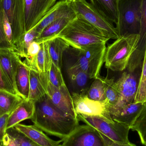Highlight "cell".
<instances>
[{
  "label": "cell",
  "instance_id": "6da1fadb",
  "mask_svg": "<svg viewBox=\"0 0 146 146\" xmlns=\"http://www.w3.org/2000/svg\"><path fill=\"white\" fill-rule=\"evenodd\" d=\"M31 120L47 134L62 140L68 137L80 125L78 119L66 115L53 104L47 95L35 103V112Z\"/></svg>",
  "mask_w": 146,
  "mask_h": 146
},
{
  "label": "cell",
  "instance_id": "7a4b0ae2",
  "mask_svg": "<svg viewBox=\"0 0 146 146\" xmlns=\"http://www.w3.org/2000/svg\"><path fill=\"white\" fill-rule=\"evenodd\" d=\"M56 36L63 38L70 47L75 48L96 44L106 43L110 39L78 15Z\"/></svg>",
  "mask_w": 146,
  "mask_h": 146
},
{
  "label": "cell",
  "instance_id": "3957f363",
  "mask_svg": "<svg viewBox=\"0 0 146 146\" xmlns=\"http://www.w3.org/2000/svg\"><path fill=\"white\" fill-rule=\"evenodd\" d=\"M139 38V34L123 36L108 45L104 56L105 67L113 72H122L127 68Z\"/></svg>",
  "mask_w": 146,
  "mask_h": 146
},
{
  "label": "cell",
  "instance_id": "277c9868",
  "mask_svg": "<svg viewBox=\"0 0 146 146\" xmlns=\"http://www.w3.org/2000/svg\"><path fill=\"white\" fill-rule=\"evenodd\" d=\"M106 43H99L85 46L80 48L69 47L68 49L74 56L73 65L88 74L91 79L100 76V72L104 62Z\"/></svg>",
  "mask_w": 146,
  "mask_h": 146
},
{
  "label": "cell",
  "instance_id": "5b68a950",
  "mask_svg": "<svg viewBox=\"0 0 146 146\" xmlns=\"http://www.w3.org/2000/svg\"><path fill=\"white\" fill-rule=\"evenodd\" d=\"M142 0H118L117 31L119 37L139 34L140 30Z\"/></svg>",
  "mask_w": 146,
  "mask_h": 146
},
{
  "label": "cell",
  "instance_id": "8992f818",
  "mask_svg": "<svg viewBox=\"0 0 146 146\" xmlns=\"http://www.w3.org/2000/svg\"><path fill=\"white\" fill-rule=\"evenodd\" d=\"M79 121L88 124L96 129L105 140L107 146L114 143L127 144L130 143L128 139L130 128L124 123L114 121L109 123L98 117L77 115Z\"/></svg>",
  "mask_w": 146,
  "mask_h": 146
},
{
  "label": "cell",
  "instance_id": "52a82bcc",
  "mask_svg": "<svg viewBox=\"0 0 146 146\" xmlns=\"http://www.w3.org/2000/svg\"><path fill=\"white\" fill-rule=\"evenodd\" d=\"M76 15L94 26L110 39L119 38L116 28L113 23L100 13L86 0H76L72 3Z\"/></svg>",
  "mask_w": 146,
  "mask_h": 146
},
{
  "label": "cell",
  "instance_id": "ba28073f",
  "mask_svg": "<svg viewBox=\"0 0 146 146\" xmlns=\"http://www.w3.org/2000/svg\"><path fill=\"white\" fill-rule=\"evenodd\" d=\"M76 115L98 117L113 123L110 112V104L107 99L101 101L89 98L86 94L74 92L72 94Z\"/></svg>",
  "mask_w": 146,
  "mask_h": 146
},
{
  "label": "cell",
  "instance_id": "9c48e42d",
  "mask_svg": "<svg viewBox=\"0 0 146 146\" xmlns=\"http://www.w3.org/2000/svg\"><path fill=\"white\" fill-rule=\"evenodd\" d=\"M141 68L133 72L128 71L124 72L116 82L120 93V98L116 105L110 109L111 116L126 105L134 102Z\"/></svg>",
  "mask_w": 146,
  "mask_h": 146
},
{
  "label": "cell",
  "instance_id": "30bf717a",
  "mask_svg": "<svg viewBox=\"0 0 146 146\" xmlns=\"http://www.w3.org/2000/svg\"><path fill=\"white\" fill-rule=\"evenodd\" d=\"M62 146H107L105 140L96 129L88 124L79 125L63 140Z\"/></svg>",
  "mask_w": 146,
  "mask_h": 146
},
{
  "label": "cell",
  "instance_id": "8fae6325",
  "mask_svg": "<svg viewBox=\"0 0 146 146\" xmlns=\"http://www.w3.org/2000/svg\"><path fill=\"white\" fill-rule=\"evenodd\" d=\"M2 1L4 13L12 28L13 47L14 44L26 33L25 0Z\"/></svg>",
  "mask_w": 146,
  "mask_h": 146
},
{
  "label": "cell",
  "instance_id": "7c38bea8",
  "mask_svg": "<svg viewBox=\"0 0 146 146\" xmlns=\"http://www.w3.org/2000/svg\"><path fill=\"white\" fill-rule=\"evenodd\" d=\"M47 93L49 99L56 108L67 116L78 119L75 111L72 94H70L66 84L57 88L49 81Z\"/></svg>",
  "mask_w": 146,
  "mask_h": 146
},
{
  "label": "cell",
  "instance_id": "4fadbf2b",
  "mask_svg": "<svg viewBox=\"0 0 146 146\" xmlns=\"http://www.w3.org/2000/svg\"><path fill=\"white\" fill-rule=\"evenodd\" d=\"M56 0H25V32L34 28Z\"/></svg>",
  "mask_w": 146,
  "mask_h": 146
},
{
  "label": "cell",
  "instance_id": "5bb4252c",
  "mask_svg": "<svg viewBox=\"0 0 146 146\" xmlns=\"http://www.w3.org/2000/svg\"><path fill=\"white\" fill-rule=\"evenodd\" d=\"M76 15L72 3L61 0L56 3L47 12L33 28L38 36L44 28L54 21L62 18H74Z\"/></svg>",
  "mask_w": 146,
  "mask_h": 146
},
{
  "label": "cell",
  "instance_id": "9a60e30c",
  "mask_svg": "<svg viewBox=\"0 0 146 146\" xmlns=\"http://www.w3.org/2000/svg\"><path fill=\"white\" fill-rule=\"evenodd\" d=\"M139 41L132 54L127 69L130 72L141 67L146 48V0H142V12Z\"/></svg>",
  "mask_w": 146,
  "mask_h": 146
},
{
  "label": "cell",
  "instance_id": "2e32d148",
  "mask_svg": "<svg viewBox=\"0 0 146 146\" xmlns=\"http://www.w3.org/2000/svg\"><path fill=\"white\" fill-rule=\"evenodd\" d=\"M20 59L13 49L0 47V66L17 95L19 94L15 84V76Z\"/></svg>",
  "mask_w": 146,
  "mask_h": 146
},
{
  "label": "cell",
  "instance_id": "e0dca14e",
  "mask_svg": "<svg viewBox=\"0 0 146 146\" xmlns=\"http://www.w3.org/2000/svg\"><path fill=\"white\" fill-rule=\"evenodd\" d=\"M14 128L39 146H61V143L63 142V140L55 141L50 139L34 124L19 123Z\"/></svg>",
  "mask_w": 146,
  "mask_h": 146
},
{
  "label": "cell",
  "instance_id": "ac0fdd59",
  "mask_svg": "<svg viewBox=\"0 0 146 146\" xmlns=\"http://www.w3.org/2000/svg\"><path fill=\"white\" fill-rule=\"evenodd\" d=\"M48 73H41L30 69L28 99L37 102L47 96Z\"/></svg>",
  "mask_w": 146,
  "mask_h": 146
},
{
  "label": "cell",
  "instance_id": "d6986e66",
  "mask_svg": "<svg viewBox=\"0 0 146 146\" xmlns=\"http://www.w3.org/2000/svg\"><path fill=\"white\" fill-rule=\"evenodd\" d=\"M35 103L31 100L23 99L9 114L7 130L25 120H31L35 112Z\"/></svg>",
  "mask_w": 146,
  "mask_h": 146
},
{
  "label": "cell",
  "instance_id": "ffe728a7",
  "mask_svg": "<svg viewBox=\"0 0 146 146\" xmlns=\"http://www.w3.org/2000/svg\"><path fill=\"white\" fill-rule=\"evenodd\" d=\"M144 104L129 103L111 115L114 121L124 123L131 128L142 109Z\"/></svg>",
  "mask_w": 146,
  "mask_h": 146
},
{
  "label": "cell",
  "instance_id": "44dd1931",
  "mask_svg": "<svg viewBox=\"0 0 146 146\" xmlns=\"http://www.w3.org/2000/svg\"><path fill=\"white\" fill-rule=\"evenodd\" d=\"M67 74L73 86L77 90L76 92L86 94L91 80L88 74L73 64L68 68Z\"/></svg>",
  "mask_w": 146,
  "mask_h": 146
},
{
  "label": "cell",
  "instance_id": "7402d4cb",
  "mask_svg": "<svg viewBox=\"0 0 146 146\" xmlns=\"http://www.w3.org/2000/svg\"><path fill=\"white\" fill-rule=\"evenodd\" d=\"M30 79V69L20 59L15 76V84L18 94L25 100L29 98Z\"/></svg>",
  "mask_w": 146,
  "mask_h": 146
},
{
  "label": "cell",
  "instance_id": "603a6c76",
  "mask_svg": "<svg viewBox=\"0 0 146 146\" xmlns=\"http://www.w3.org/2000/svg\"><path fill=\"white\" fill-rule=\"evenodd\" d=\"M75 17L61 18L50 23L41 32L35 41L41 43L54 38Z\"/></svg>",
  "mask_w": 146,
  "mask_h": 146
},
{
  "label": "cell",
  "instance_id": "cb8c5ba5",
  "mask_svg": "<svg viewBox=\"0 0 146 146\" xmlns=\"http://www.w3.org/2000/svg\"><path fill=\"white\" fill-rule=\"evenodd\" d=\"M48 41L52 62L58 68L61 70L63 54L70 45L63 38L58 36Z\"/></svg>",
  "mask_w": 146,
  "mask_h": 146
},
{
  "label": "cell",
  "instance_id": "d4e9b609",
  "mask_svg": "<svg viewBox=\"0 0 146 146\" xmlns=\"http://www.w3.org/2000/svg\"><path fill=\"white\" fill-rule=\"evenodd\" d=\"M118 0H90L91 4L112 23L117 21Z\"/></svg>",
  "mask_w": 146,
  "mask_h": 146
},
{
  "label": "cell",
  "instance_id": "484cf974",
  "mask_svg": "<svg viewBox=\"0 0 146 146\" xmlns=\"http://www.w3.org/2000/svg\"><path fill=\"white\" fill-rule=\"evenodd\" d=\"M38 36L35 29L26 33L14 44L12 49L21 57L25 58L30 44L36 40Z\"/></svg>",
  "mask_w": 146,
  "mask_h": 146
},
{
  "label": "cell",
  "instance_id": "4316f807",
  "mask_svg": "<svg viewBox=\"0 0 146 146\" xmlns=\"http://www.w3.org/2000/svg\"><path fill=\"white\" fill-rule=\"evenodd\" d=\"M23 99L19 95L0 90V108L4 114H10Z\"/></svg>",
  "mask_w": 146,
  "mask_h": 146
},
{
  "label": "cell",
  "instance_id": "83f0119b",
  "mask_svg": "<svg viewBox=\"0 0 146 146\" xmlns=\"http://www.w3.org/2000/svg\"><path fill=\"white\" fill-rule=\"evenodd\" d=\"M40 48L38 54L37 65L38 72L41 73H48L52 60L49 50L48 41L40 43Z\"/></svg>",
  "mask_w": 146,
  "mask_h": 146
},
{
  "label": "cell",
  "instance_id": "f1b7e54d",
  "mask_svg": "<svg viewBox=\"0 0 146 146\" xmlns=\"http://www.w3.org/2000/svg\"><path fill=\"white\" fill-rule=\"evenodd\" d=\"M105 89L106 98L109 101L110 104V109L114 107L118 102L120 98V93L116 82L114 78H103Z\"/></svg>",
  "mask_w": 146,
  "mask_h": 146
},
{
  "label": "cell",
  "instance_id": "f546056e",
  "mask_svg": "<svg viewBox=\"0 0 146 146\" xmlns=\"http://www.w3.org/2000/svg\"><path fill=\"white\" fill-rule=\"evenodd\" d=\"M130 129L137 132L141 144L146 146V102Z\"/></svg>",
  "mask_w": 146,
  "mask_h": 146
},
{
  "label": "cell",
  "instance_id": "4dcf8cb0",
  "mask_svg": "<svg viewBox=\"0 0 146 146\" xmlns=\"http://www.w3.org/2000/svg\"><path fill=\"white\" fill-rule=\"evenodd\" d=\"M86 95L88 98L93 100L101 101L106 99L103 77L99 76L94 79L89 87Z\"/></svg>",
  "mask_w": 146,
  "mask_h": 146
},
{
  "label": "cell",
  "instance_id": "1f68e13d",
  "mask_svg": "<svg viewBox=\"0 0 146 146\" xmlns=\"http://www.w3.org/2000/svg\"><path fill=\"white\" fill-rule=\"evenodd\" d=\"M146 102V48L141 65L139 86L134 102L144 104Z\"/></svg>",
  "mask_w": 146,
  "mask_h": 146
},
{
  "label": "cell",
  "instance_id": "d6a6232c",
  "mask_svg": "<svg viewBox=\"0 0 146 146\" xmlns=\"http://www.w3.org/2000/svg\"><path fill=\"white\" fill-rule=\"evenodd\" d=\"M40 43L34 41L29 45L25 57L24 63L31 70L39 72L37 65L38 54L40 48Z\"/></svg>",
  "mask_w": 146,
  "mask_h": 146
},
{
  "label": "cell",
  "instance_id": "836d02e7",
  "mask_svg": "<svg viewBox=\"0 0 146 146\" xmlns=\"http://www.w3.org/2000/svg\"><path fill=\"white\" fill-rule=\"evenodd\" d=\"M49 81L57 88L66 85L61 70L57 67L52 62L50 69L48 72Z\"/></svg>",
  "mask_w": 146,
  "mask_h": 146
},
{
  "label": "cell",
  "instance_id": "e575fe53",
  "mask_svg": "<svg viewBox=\"0 0 146 146\" xmlns=\"http://www.w3.org/2000/svg\"><path fill=\"white\" fill-rule=\"evenodd\" d=\"M6 132L15 139L19 146H39L14 127L9 129Z\"/></svg>",
  "mask_w": 146,
  "mask_h": 146
},
{
  "label": "cell",
  "instance_id": "d590c367",
  "mask_svg": "<svg viewBox=\"0 0 146 146\" xmlns=\"http://www.w3.org/2000/svg\"><path fill=\"white\" fill-rule=\"evenodd\" d=\"M4 13L2 1L0 0V47L10 48L4 32Z\"/></svg>",
  "mask_w": 146,
  "mask_h": 146
},
{
  "label": "cell",
  "instance_id": "8d00e7d4",
  "mask_svg": "<svg viewBox=\"0 0 146 146\" xmlns=\"http://www.w3.org/2000/svg\"><path fill=\"white\" fill-rule=\"evenodd\" d=\"M0 90L16 94L0 66Z\"/></svg>",
  "mask_w": 146,
  "mask_h": 146
},
{
  "label": "cell",
  "instance_id": "74e56055",
  "mask_svg": "<svg viewBox=\"0 0 146 146\" xmlns=\"http://www.w3.org/2000/svg\"><path fill=\"white\" fill-rule=\"evenodd\" d=\"M9 113H5L0 116V139L2 141L7 132V123Z\"/></svg>",
  "mask_w": 146,
  "mask_h": 146
},
{
  "label": "cell",
  "instance_id": "f35d334b",
  "mask_svg": "<svg viewBox=\"0 0 146 146\" xmlns=\"http://www.w3.org/2000/svg\"><path fill=\"white\" fill-rule=\"evenodd\" d=\"M2 146H19L17 141L11 135L6 132L2 140Z\"/></svg>",
  "mask_w": 146,
  "mask_h": 146
},
{
  "label": "cell",
  "instance_id": "ab89813d",
  "mask_svg": "<svg viewBox=\"0 0 146 146\" xmlns=\"http://www.w3.org/2000/svg\"><path fill=\"white\" fill-rule=\"evenodd\" d=\"M108 146H137L133 143H130L127 144H118V143H112L110 144Z\"/></svg>",
  "mask_w": 146,
  "mask_h": 146
},
{
  "label": "cell",
  "instance_id": "60d3db41",
  "mask_svg": "<svg viewBox=\"0 0 146 146\" xmlns=\"http://www.w3.org/2000/svg\"><path fill=\"white\" fill-rule=\"evenodd\" d=\"M4 113H3V111H2L1 110V108H0V116H1L2 115H3Z\"/></svg>",
  "mask_w": 146,
  "mask_h": 146
},
{
  "label": "cell",
  "instance_id": "b9f144b4",
  "mask_svg": "<svg viewBox=\"0 0 146 146\" xmlns=\"http://www.w3.org/2000/svg\"><path fill=\"white\" fill-rule=\"evenodd\" d=\"M64 1H67L69 2L72 3L75 1L76 0H64Z\"/></svg>",
  "mask_w": 146,
  "mask_h": 146
},
{
  "label": "cell",
  "instance_id": "7bdbcfd3",
  "mask_svg": "<svg viewBox=\"0 0 146 146\" xmlns=\"http://www.w3.org/2000/svg\"><path fill=\"white\" fill-rule=\"evenodd\" d=\"M0 146H2V141L0 139Z\"/></svg>",
  "mask_w": 146,
  "mask_h": 146
},
{
  "label": "cell",
  "instance_id": "ee69618b",
  "mask_svg": "<svg viewBox=\"0 0 146 146\" xmlns=\"http://www.w3.org/2000/svg\"><path fill=\"white\" fill-rule=\"evenodd\" d=\"M61 146H62L61 145Z\"/></svg>",
  "mask_w": 146,
  "mask_h": 146
}]
</instances>
